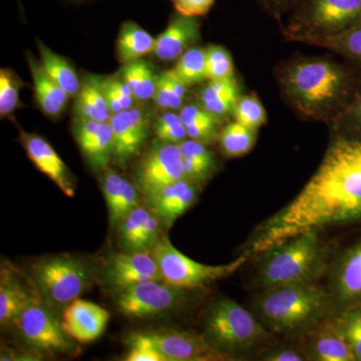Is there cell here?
I'll use <instances>...</instances> for the list:
<instances>
[{
  "label": "cell",
  "instance_id": "obj_16",
  "mask_svg": "<svg viewBox=\"0 0 361 361\" xmlns=\"http://www.w3.org/2000/svg\"><path fill=\"white\" fill-rule=\"evenodd\" d=\"M104 279L109 287L121 291L141 282L161 281V275L153 254L137 251L113 256L104 269Z\"/></svg>",
  "mask_w": 361,
  "mask_h": 361
},
{
  "label": "cell",
  "instance_id": "obj_47",
  "mask_svg": "<svg viewBox=\"0 0 361 361\" xmlns=\"http://www.w3.org/2000/svg\"><path fill=\"white\" fill-rule=\"evenodd\" d=\"M263 360L268 361H304L307 360L302 349L293 348H284L271 351L265 356Z\"/></svg>",
  "mask_w": 361,
  "mask_h": 361
},
{
  "label": "cell",
  "instance_id": "obj_2",
  "mask_svg": "<svg viewBox=\"0 0 361 361\" xmlns=\"http://www.w3.org/2000/svg\"><path fill=\"white\" fill-rule=\"evenodd\" d=\"M287 106L305 120L331 125L361 90V71L329 56H293L275 68Z\"/></svg>",
  "mask_w": 361,
  "mask_h": 361
},
{
  "label": "cell",
  "instance_id": "obj_45",
  "mask_svg": "<svg viewBox=\"0 0 361 361\" xmlns=\"http://www.w3.org/2000/svg\"><path fill=\"white\" fill-rule=\"evenodd\" d=\"M254 1L266 14L281 25L282 18L291 13L298 0H254Z\"/></svg>",
  "mask_w": 361,
  "mask_h": 361
},
{
  "label": "cell",
  "instance_id": "obj_35",
  "mask_svg": "<svg viewBox=\"0 0 361 361\" xmlns=\"http://www.w3.org/2000/svg\"><path fill=\"white\" fill-rule=\"evenodd\" d=\"M233 118L251 129L259 130L267 122V113L255 92L242 94L235 106Z\"/></svg>",
  "mask_w": 361,
  "mask_h": 361
},
{
  "label": "cell",
  "instance_id": "obj_42",
  "mask_svg": "<svg viewBox=\"0 0 361 361\" xmlns=\"http://www.w3.org/2000/svg\"><path fill=\"white\" fill-rule=\"evenodd\" d=\"M127 342L130 345L129 353L126 356L127 361H169L158 349L135 334H130Z\"/></svg>",
  "mask_w": 361,
  "mask_h": 361
},
{
  "label": "cell",
  "instance_id": "obj_39",
  "mask_svg": "<svg viewBox=\"0 0 361 361\" xmlns=\"http://www.w3.org/2000/svg\"><path fill=\"white\" fill-rule=\"evenodd\" d=\"M103 90L111 113L133 108L135 97L129 85L120 75L103 78Z\"/></svg>",
  "mask_w": 361,
  "mask_h": 361
},
{
  "label": "cell",
  "instance_id": "obj_23",
  "mask_svg": "<svg viewBox=\"0 0 361 361\" xmlns=\"http://www.w3.org/2000/svg\"><path fill=\"white\" fill-rule=\"evenodd\" d=\"M26 61L32 73L35 99L40 111L51 120L61 118L68 106L70 96L44 71L32 52H26Z\"/></svg>",
  "mask_w": 361,
  "mask_h": 361
},
{
  "label": "cell",
  "instance_id": "obj_1",
  "mask_svg": "<svg viewBox=\"0 0 361 361\" xmlns=\"http://www.w3.org/2000/svg\"><path fill=\"white\" fill-rule=\"evenodd\" d=\"M361 220V171L326 153L291 203L256 230L247 254H263L325 226Z\"/></svg>",
  "mask_w": 361,
  "mask_h": 361
},
{
  "label": "cell",
  "instance_id": "obj_37",
  "mask_svg": "<svg viewBox=\"0 0 361 361\" xmlns=\"http://www.w3.org/2000/svg\"><path fill=\"white\" fill-rule=\"evenodd\" d=\"M206 66L208 80L236 78L231 54L222 45L211 44L206 47Z\"/></svg>",
  "mask_w": 361,
  "mask_h": 361
},
{
  "label": "cell",
  "instance_id": "obj_26",
  "mask_svg": "<svg viewBox=\"0 0 361 361\" xmlns=\"http://www.w3.org/2000/svg\"><path fill=\"white\" fill-rule=\"evenodd\" d=\"M183 154V170L185 179L197 185L204 184L215 173V156L207 145L194 140H185L180 144Z\"/></svg>",
  "mask_w": 361,
  "mask_h": 361
},
{
  "label": "cell",
  "instance_id": "obj_25",
  "mask_svg": "<svg viewBox=\"0 0 361 361\" xmlns=\"http://www.w3.org/2000/svg\"><path fill=\"white\" fill-rule=\"evenodd\" d=\"M103 78L87 73L82 78V87L75 97L73 115L75 120L110 122L111 113L103 90Z\"/></svg>",
  "mask_w": 361,
  "mask_h": 361
},
{
  "label": "cell",
  "instance_id": "obj_46",
  "mask_svg": "<svg viewBox=\"0 0 361 361\" xmlns=\"http://www.w3.org/2000/svg\"><path fill=\"white\" fill-rule=\"evenodd\" d=\"M160 223L159 218L152 214L137 240L134 252L147 251L149 248L155 246L157 241L159 240Z\"/></svg>",
  "mask_w": 361,
  "mask_h": 361
},
{
  "label": "cell",
  "instance_id": "obj_27",
  "mask_svg": "<svg viewBox=\"0 0 361 361\" xmlns=\"http://www.w3.org/2000/svg\"><path fill=\"white\" fill-rule=\"evenodd\" d=\"M302 44L334 52L361 71V21L337 35L313 37Z\"/></svg>",
  "mask_w": 361,
  "mask_h": 361
},
{
  "label": "cell",
  "instance_id": "obj_28",
  "mask_svg": "<svg viewBox=\"0 0 361 361\" xmlns=\"http://www.w3.org/2000/svg\"><path fill=\"white\" fill-rule=\"evenodd\" d=\"M155 44L156 39L144 28L133 21H126L116 40V56L126 65L153 52Z\"/></svg>",
  "mask_w": 361,
  "mask_h": 361
},
{
  "label": "cell",
  "instance_id": "obj_14",
  "mask_svg": "<svg viewBox=\"0 0 361 361\" xmlns=\"http://www.w3.org/2000/svg\"><path fill=\"white\" fill-rule=\"evenodd\" d=\"M301 336V345L307 360L356 361L355 353L337 326L334 317L325 318Z\"/></svg>",
  "mask_w": 361,
  "mask_h": 361
},
{
  "label": "cell",
  "instance_id": "obj_19",
  "mask_svg": "<svg viewBox=\"0 0 361 361\" xmlns=\"http://www.w3.org/2000/svg\"><path fill=\"white\" fill-rule=\"evenodd\" d=\"M110 313L90 301L77 300L66 306L63 315V329L73 341L89 343L104 334Z\"/></svg>",
  "mask_w": 361,
  "mask_h": 361
},
{
  "label": "cell",
  "instance_id": "obj_22",
  "mask_svg": "<svg viewBox=\"0 0 361 361\" xmlns=\"http://www.w3.org/2000/svg\"><path fill=\"white\" fill-rule=\"evenodd\" d=\"M39 295L35 285L26 286L20 274L13 268L2 263L0 273V323L2 326L16 322L33 297Z\"/></svg>",
  "mask_w": 361,
  "mask_h": 361
},
{
  "label": "cell",
  "instance_id": "obj_6",
  "mask_svg": "<svg viewBox=\"0 0 361 361\" xmlns=\"http://www.w3.org/2000/svg\"><path fill=\"white\" fill-rule=\"evenodd\" d=\"M361 21V0H298L287 23L279 25L287 42L344 32Z\"/></svg>",
  "mask_w": 361,
  "mask_h": 361
},
{
  "label": "cell",
  "instance_id": "obj_43",
  "mask_svg": "<svg viewBox=\"0 0 361 361\" xmlns=\"http://www.w3.org/2000/svg\"><path fill=\"white\" fill-rule=\"evenodd\" d=\"M327 153L336 156V158L346 161L361 171V141L351 140H334Z\"/></svg>",
  "mask_w": 361,
  "mask_h": 361
},
{
  "label": "cell",
  "instance_id": "obj_12",
  "mask_svg": "<svg viewBox=\"0 0 361 361\" xmlns=\"http://www.w3.org/2000/svg\"><path fill=\"white\" fill-rule=\"evenodd\" d=\"M134 334L158 349L169 361L226 360V356L214 348L205 337L189 332L163 329Z\"/></svg>",
  "mask_w": 361,
  "mask_h": 361
},
{
  "label": "cell",
  "instance_id": "obj_15",
  "mask_svg": "<svg viewBox=\"0 0 361 361\" xmlns=\"http://www.w3.org/2000/svg\"><path fill=\"white\" fill-rule=\"evenodd\" d=\"M329 291L334 302V314L361 300V239L346 249L334 264Z\"/></svg>",
  "mask_w": 361,
  "mask_h": 361
},
{
  "label": "cell",
  "instance_id": "obj_44",
  "mask_svg": "<svg viewBox=\"0 0 361 361\" xmlns=\"http://www.w3.org/2000/svg\"><path fill=\"white\" fill-rule=\"evenodd\" d=\"M176 13L183 16L202 18L210 13L215 0H171Z\"/></svg>",
  "mask_w": 361,
  "mask_h": 361
},
{
  "label": "cell",
  "instance_id": "obj_30",
  "mask_svg": "<svg viewBox=\"0 0 361 361\" xmlns=\"http://www.w3.org/2000/svg\"><path fill=\"white\" fill-rule=\"evenodd\" d=\"M120 77L129 85L137 101L147 102L154 99L158 75L148 61L137 59L126 63L121 70Z\"/></svg>",
  "mask_w": 361,
  "mask_h": 361
},
{
  "label": "cell",
  "instance_id": "obj_5",
  "mask_svg": "<svg viewBox=\"0 0 361 361\" xmlns=\"http://www.w3.org/2000/svg\"><path fill=\"white\" fill-rule=\"evenodd\" d=\"M205 334L206 341L226 357L243 355L271 339V332L256 316L230 299L209 308Z\"/></svg>",
  "mask_w": 361,
  "mask_h": 361
},
{
  "label": "cell",
  "instance_id": "obj_41",
  "mask_svg": "<svg viewBox=\"0 0 361 361\" xmlns=\"http://www.w3.org/2000/svg\"><path fill=\"white\" fill-rule=\"evenodd\" d=\"M153 130L159 141L169 144L180 145L188 137L186 127L180 120L179 114L173 111L159 116L154 123Z\"/></svg>",
  "mask_w": 361,
  "mask_h": 361
},
{
  "label": "cell",
  "instance_id": "obj_4",
  "mask_svg": "<svg viewBox=\"0 0 361 361\" xmlns=\"http://www.w3.org/2000/svg\"><path fill=\"white\" fill-rule=\"evenodd\" d=\"M257 286L262 290L298 282H314L326 266L329 249L318 231L304 233L262 254Z\"/></svg>",
  "mask_w": 361,
  "mask_h": 361
},
{
  "label": "cell",
  "instance_id": "obj_11",
  "mask_svg": "<svg viewBox=\"0 0 361 361\" xmlns=\"http://www.w3.org/2000/svg\"><path fill=\"white\" fill-rule=\"evenodd\" d=\"M182 179L183 154L178 144L154 142L135 167V184L145 197Z\"/></svg>",
  "mask_w": 361,
  "mask_h": 361
},
{
  "label": "cell",
  "instance_id": "obj_24",
  "mask_svg": "<svg viewBox=\"0 0 361 361\" xmlns=\"http://www.w3.org/2000/svg\"><path fill=\"white\" fill-rule=\"evenodd\" d=\"M241 94V87L237 78L209 80L199 90L197 103L223 123L233 118L235 106Z\"/></svg>",
  "mask_w": 361,
  "mask_h": 361
},
{
  "label": "cell",
  "instance_id": "obj_34",
  "mask_svg": "<svg viewBox=\"0 0 361 361\" xmlns=\"http://www.w3.org/2000/svg\"><path fill=\"white\" fill-rule=\"evenodd\" d=\"M332 317L353 349L356 361H361V300L346 306Z\"/></svg>",
  "mask_w": 361,
  "mask_h": 361
},
{
  "label": "cell",
  "instance_id": "obj_40",
  "mask_svg": "<svg viewBox=\"0 0 361 361\" xmlns=\"http://www.w3.org/2000/svg\"><path fill=\"white\" fill-rule=\"evenodd\" d=\"M151 215V211L145 207L139 206L118 223V233L123 249L129 252L135 251L137 240Z\"/></svg>",
  "mask_w": 361,
  "mask_h": 361
},
{
  "label": "cell",
  "instance_id": "obj_20",
  "mask_svg": "<svg viewBox=\"0 0 361 361\" xmlns=\"http://www.w3.org/2000/svg\"><path fill=\"white\" fill-rule=\"evenodd\" d=\"M200 37V18L176 13L166 30L157 37L153 52L161 61H176L190 47L196 45Z\"/></svg>",
  "mask_w": 361,
  "mask_h": 361
},
{
  "label": "cell",
  "instance_id": "obj_13",
  "mask_svg": "<svg viewBox=\"0 0 361 361\" xmlns=\"http://www.w3.org/2000/svg\"><path fill=\"white\" fill-rule=\"evenodd\" d=\"M113 132V158L118 167L125 168L141 153L149 137L148 115L133 108L113 114L110 120Z\"/></svg>",
  "mask_w": 361,
  "mask_h": 361
},
{
  "label": "cell",
  "instance_id": "obj_32",
  "mask_svg": "<svg viewBox=\"0 0 361 361\" xmlns=\"http://www.w3.org/2000/svg\"><path fill=\"white\" fill-rule=\"evenodd\" d=\"M188 87L173 70H168L158 75L154 101L161 110H180L186 103Z\"/></svg>",
  "mask_w": 361,
  "mask_h": 361
},
{
  "label": "cell",
  "instance_id": "obj_31",
  "mask_svg": "<svg viewBox=\"0 0 361 361\" xmlns=\"http://www.w3.org/2000/svg\"><path fill=\"white\" fill-rule=\"evenodd\" d=\"M258 130L238 122L228 123L220 130L219 147L226 158L245 156L255 146Z\"/></svg>",
  "mask_w": 361,
  "mask_h": 361
},
{
  "label": "cell",
  "instance_id": "obj_8",
  "mask_svg": "<svg viewBox=\"0 0 361 361\" xmlns=\"http://www.w3.org/2000/svg\"><path fill=\"white\" fill-rule=\"evenodd\" d=\"M161 281L183 289L200 288L232 275L247 261L248 254L225 265H205L177 250L167 236H161L152 250Z\"/></svg>",
  "mask_w": 361,
  "mask_h": 361
},
{
  "label": "cell",
  "instance_id": "obj_18",
  "mask_svg": "<svg viewBox=\"0 0 361 361\" xmlns=\"http://www.w3.org/2000/svg\"><path fill=\"white\" fill-rule=\"evenodd\" d=\"M20 135L21 144L33 165L56 183L66 196H75L73 176L51 144L40 135L30 134L20 128Z\"/></svg>",
  "mask_w": 361,
  "mask_h": 361
},
{
  "label": "cell",
  "instance_id": "obj_29",
  "mask_svg": "<svg viewBox=\"0 0 361 361\" xmlns=\"http://www.w3.org/2000/svg\"><path fill=\"white\" fill-rule=\"evenodd\" d=\"M37 47L40 54V63L47 75L65 90L68 96L77 97L82 87V80L78 78L77 71L73 65L63 56L51 51L39 39Z\"/></svg>",
  "mask_w": 361,
  "mask_h": 361
},
{
  "label": "cell",
  "instance_id": "obj_33",
  "mask_svg": "<svg viewBox=\"0 0 361 361\" xmlns=\"http://www.w3.org/2000/svg\"><path fill=\"white\" fill-rule=\"evenodd\" d=\"M175 75L188 87L203 84L207 78L206 49L190 47L177 59L175 68H172Z\"/></svg>",
  "mask_w": 361,
  "mask_h": 361
},
{
  "label": "cell",
  "instance_id": "obj_38",
  "mask_svg": "<svg viewBox=\"0 0 361 361\" xmlns=\"http://www.w3.org/2000/svg\"><path fill=\"white\" fill-rule=\"evenodd\" d=\"M330 128L337 139L361 141V90L355 101Z\"/></svg>",
  "mask_w": 361,
  "mask_h": 361
},
{
  "label": "cell",
  "instance_id": "obj_36",
  "mask_svg": "<svg viewBox=\"0 0 361 361\" xmlns=\"http://www.w3.org/2000/svg\"><path fill=\"white\" fill-rule=\"evenodd\" d=\"M25 87L20 78L9 68L0 70V116L8 118L20 106V90Z\"/></svg>",
  "mask_w": 361,
  "mask_h": 361
},
{
  "label": "cell",
  "instance_id": "obj_21",
  "mask_svg": "<svg viewBox=\"0 0 361 361\" xmlns=\"http://www.w3.org/2000/svg\"><path fill=\"white\" fill-rule=\"evenodd\" d=\"M199 187L192 180L182 179L148 195L146 199L161 224L170 228L197 201Z\"/></svg>",
  "mask_w": 361,
  "mask_h": 361
},
{
  "label": "cell",
  "instance_id": "obj_10",
  "mask_svg": "<svg viewBox=\"0 0 361 361\" xmlns=\"http://www.w3.org/2000/svg\"><path fill=\"white\" fill-rule=\"evenodd\" d=\"M42 297H33L18 316L16 324L26 343L49 353H68L73 350L71 337L63 324L42 302Z\"/></svg>",
  "mask_w": 361,
  "mask_h": 361
},
{
  "label": "cell",
  "instance_id": "obj_3",
  "mask_svg": "<svg viewBox=\"0 0 361 361\" xmlns=\"http://www.w3.org/2000/svg\"><path fill=\"white\" fill-rule=\"evenodd\" d=\"M256 317L271 334H302L334 314L329 291L314 282H298L263 290Z\"/></svg>",
  "mask_w": 361,
  "mask_h": 361
},
{
  "label": "cell",
  "instance_id": "obj_17",
  "mask_svg": "<svg viewBox=\"0 0 361 361\" xmlns=\"http://www.w3.org/2000/svg\"><path fill=\"white\" fill-rule=\"evenodd\" d=\"M73 134L85 161L94 171H104L113 158L110 122L73 120Z\"/></svg>",
  "mask_w": 361,
  "mask_h": 361
},
{
  "label": "cell",
  "instance_id": "obj_7",
  "mask_svg": "<svg viewBox=\"0 0 361 361\" xmlns=\"http://www.w3.org/2000/svg\"><path fill=\"white\" fill-rule=\"evenodd\" d=\"M30 276L42 300L59 308L77 300L92 283L89 266L68 255L39 259L30 266Z\"/></svg>",
  "mask_w": 361,
  "mask_h": 361
},
{
  "label": "cell",
  "instance_id": "obj_48",
  "mask_svg": "<svg viewBox=\"0 0 361 361\" xmlns=\"http://www.w3.org/2000/svg\"><path fill=\"white\" fill-rule=\"evenodd\" d=\"M68 2H75V4H78V2H84L87 1V0H66Z\"/></svg>",
  "mask_w": 361,
  "mask_h": 361
},
{
  "label": "cell",
  "instance_id": "obj_9",
  "mask_svg": "<svg viewBox=\"0 0 361 361\" xmlns=\"http://www.w3.org/2000/svg\"><path fill=\"white\" fill-rule=\"evenodd\" d=\"M186 290L158 280L141 282L118 291L116 305L126 317H152L179 308L186 300Z\"/></svg>",
  "mask_w": 361,
  "mask_h": 361
},
{
  "label": "cell",
  "instance_id": "obj_49",
  "mask_svg": "<svg viewBox=\"0 0 361 361\" xmlns=\"http://www.w3.org/2000/svg\"><path fill=\"white\" fill-rule=\"evenodd\" d=\"M18 4H20V11L23 13V6H21L20 0H18Z\"/></svg>",
  "mask_w": 361,
  "mask_h": 361
}]
</instances>
